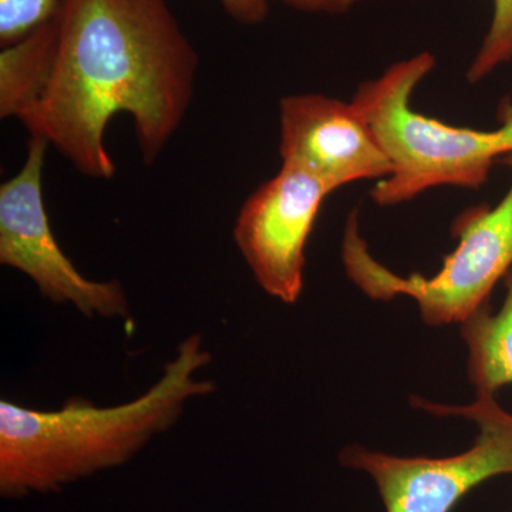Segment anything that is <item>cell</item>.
<instances>
[{
    "mask_svg": "<svg viewBox=\"0 0 512 512\" xmlns=\"http://www.w3.org/2000/svg\"><path fill=\"white\" fill-rule=\"evenodd\" d=\"M55 15V73L20 123L80 174L111 180L104 136L128 114L141 160L156 163L187 116L200 64L168 0H59Z\"/></svg>",
    "mask_w": 512,
    "mask_h": 512,
    "instance_id": "cell-1",
    "label": "cell"
},
{
    "mask_svg": "<svg viewBox=\"0 0 512 512\" xmlns=\"http://www.w3.org/2000/svg\"><path fill=\"white\" fill-rule=\"evenodd\" d=\"M202 335L194 333L165 363L146 393L117 406L70 397L60 409L0 402V495L19 500L57 493L67 485L128 463L154 437L177 423L185 404L217 390L195 375L210 365Z\"/></svg>",
    "mask_w": 512,
    "mask_h": 512,
    "instance_id": "cell-2",
    "label": "cell"
},
{
    "mask_svg": "<svg viewBox=\"0 0 512 512\" xmlns=\"http://www.w3.org/2000/svg\"><path fill=\"white\" fill-rule=\"evenodd\" d=\"M434 67L430 52L399 60L360 84L350 100L392 164L370 192L379 207L404 204L439 187L477 190L497 161L512 156V101L501 104L494 130L453 126L413 110L414 90Z\"/></svg>",
    "mask_w": 512,
    "mask_h": 512,
    "instance_id": "cell-3",
    "label": "cell"
},
{
    "mask_svg": "<svg viewBox=\"0 0 512 512\" xmlns=\"http://www.w3.org/2000/svg\"><path fill=\"white\" fill-rule=\"evenodd\" d=\"M512 170V156L503 158ZM457 248L437 274H394L370 254L360 235L359 217L346 224L342 259L346 274L369 298L389 301L410 296L429 325L463 323L487 305L494 285L512 268V184L495 207L470 208L453 224Z\"/></svg>",
    "mask_w": 512,
    "mask_h": 512,
    "instance_id": "cell-4",
    "label": "cell"
},
{
    "mask_svg": "<svg viewBox=\"0 0 512 512\" xmlns=\"http://www.w3.org/2000/svg\"><path fill=\"white\" fill-rule=\"evenodd\" d=\"M413 404L439 416H461L477 424L473 446L457 456L397 457L350 446L340 454L343 466L375 481L386 512H451L471 490L498 476H512V414L493 394H477L463 407L440 406L423 399Z\"/></svg>",
    "mask_w": 512,
    "mask_h": 512,
    "instance_id": "cell-5",
    "label": "cell"
},
{
    "mask_svg": "<svg viewBox=\"0 0 512 512\" xmlns=\"http://www.w3.org/2000/svg\"><path fill=\"white\" fill-rule=\"evenodd\" d=\"M47 147L30 137L19 173L0 185V264L28 276L43 298L72 305L86 318H127L123 285L86 278L57 244L43 197Z\"/></svg>",
    "mask_w": 512,
    "mask_h": 512,
    "instance_id": "cell-6",
    "label": "cell"
},
{
    "mask_svg": "<svg viewBox=\"0 0 512 512\" xmlns=\"http://www.w3.org/2000/svg\"><path fill=\"white\" fill-rule=\"evenodd\" d=\"M330 194L315 175L282 164L242 204L232 237L256 284L272 298L291 305L301 296L306 244Z\"/></svg>",
    "mask_w": 512,
    "mask_h": 512,
    "instance_id": "cell-7",
    "label": "cell"
},
{
    "mask_svg": "<svg viewBox=\"0 0 512 512\" xmlns=\"http://www.w3.org/2000/svg\"><path fill=\"white\" fill-rule=\"evenodd\" d=\"M279 156L318 177L330 191L392 171L389 157L352 101L319 93L279 101Z\"/></svg>",
    "mask_w": 512,
    "mask_h": 512,
    "instance_id": "cell-8",
    "label": "cell"
},
{
    "mask_svg": "<svg viewBox=\"0 0 512 512\" xmlns=\"http://www.w3.org/2000/svg\"><path fill=\"white\" fill-rule=\"evenodd\" d=\"M56 15L0 53V117L22 119L45 97L55 73Z\"/></svg>",
    "mask_w": 512,
    "mask_h": 512,
    "instance_id": "cell-9",
    "label": "cell"
},
{
    "mask_svg": "<svg viewBox=\"0 0 512 512\" xmlns=\"http://www.w3.org/2000/svg\"><path fill=\"white\" fill-rule=\"evenodd\" d=\"M505 299L497 313L488 305L461 323L468 348V377L477 394L512 384V268L504 276Z\"/></svg>",
    "mask_w": 512,
    "mask_h": 512,
    "instance_id": "cell-10",
    "label": "cell"
},
{
    "mask_svg": "<svg viewBox=\"0 0 512 512\" xmlns=\"http://www.w3.org/2000/svg\"><path fill=\"white\" fill-rule=\"evenodd\" d=\"M512 60V0H493V18L468 66L466 77L471 84L487 79L495 70Z\"/></svg>",
    "mask_w": 512,
    "mask_h": 512,
    "instance_id": "cell-11",
    "label": "cell"
},
{
    "mask_svg": "<svg viewBox=\"0 0 512 512\" xmlns=\"http://www.w3.org/2000/svg\"><path fill=\"white\" fill-rule=\"evenodd\" d=\"M59 0H0V46L19 42L55 16Z\"/></svg>",
    "mask_w": 512,
    "mask_h": 512,
    "instance_id": "cell-12",
    "label": "cell"
},
{
    "mask_svg": "<svg viewBox=\"0 0 512 512\" xmlns=\"http://www.w3.org/2000/svg\"><path fill=\"white\" fill-rule=\"evenodd\" d=\"M220 3L225 13L235 22L255 26L268 19L271 0H220Z\"/></svg>",
    "mask_w": 512,
    "mask_h": 512,
    "instance_id": "cell-13",
    "label": "cell"
},
{
    "mask_svg": "<svg viewBox=\"0 0 512 512\" xmlns=\"http://www.w3.org/2000/svg\"><path fill=\"white\" fill-rule=\"evenodd\" d=\"M282 3L286 8L311 15H342L348 13L366 0H271Z\"/></svg>",
    "mask_w": 512,
    "mask_h": 512,
    "instance_id": "cell-14",
    "label": "cell"
}]
</instances>
